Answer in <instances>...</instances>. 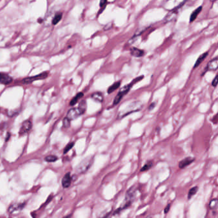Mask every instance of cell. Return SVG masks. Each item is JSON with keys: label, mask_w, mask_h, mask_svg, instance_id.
I'll return each instance as SVG.
<instances>
[{"label": "cell", "mask_w": 218, "mask_h": 218, "mask_svg": "<svg viewBox=\"0 0 218 218\" xmlns=\"http://www.w3.org/2000/svg\"><path fill=\"white\" fill-rule=\"evenodd\" d=\"M152 167V162H148L147 163H146V164L143 166V168L140 170V171L141 172H143V171H147L148 170H150V169Z\"/></svg>", "instance_id": "obj_21"}, {"label": "cell", "mask_w": 218, "mask_h": 218, "mask_svg": "<svg viewBox=\"0 0 218 218\" xmlns=\"http://www.w3.org/2000/svg\"><path fill=\"white\" fill-rule=\"evenodd\" d=\"M217 206V200L216 198L212 200L210 204H209V207H210V209H212V210L216 209Z\"/></svg>", "instance_id": "obj_22"}, {"label": "cell", "mask_w": 218, "mask_h": 218, "mask_svg": "<svg viewBox=\"0 0 218 218\" xmlns=\"http://www.w3.org/2000/svg\"><path fill=\"white\" fill-rule=\"evenodd\" d=\"M64 218H70V216H66V217H65Z\"/></svg>", "instance_id": "obj_32"}, {"label": "cell", "mask_w": 218, "mask_h": 218, "mask_svg": "<svg viewBox=\"0 0 218 218\" xmlns=\"http://www.w3.org/2000/svg\"><path fill=\"white\" fill-rule=\"evenodd\" d=\"M198 190V186H195V187L191 188L188 193V199H191L194 195L196 194Z\"/></svg>", "instance_id": "obj_19"}, {"label": "cell", "mask_w": 218, "mask_h": 218, "mask_svg": "<svg viewBox=\"0 0 218 218\" xmlns=\"http://www.w3.org/2000/svg\"><path fill=\"white\" fill-rule=\"evenodd\" d=\"M32 127V124L29 120H26L22 123L21 129L19 131L20 135H23V134L27 133L28 131H30Z\"/></svg>", "instance_id": "obj_8"}, {"label": "cell", "mask_w": 218, "mask_h": 218, "mask_svg": "<svg viewBox=\"0 0 218 218\" xmlns=\"http://www.w3.org/2000/svg\"><path fill=\"white\" fill-rule=\"evenodd\" d=\"M170 206H171V204L170 203H169V204L166 206V208L165 209V214H166L168 213V212H169V211H170Z\"/></svg>", "instance_id": "obj_30"}, {"label": "cell", "mask_w": 218, "mask_h": 218, "mask_svg": "<svg viewBox=\"0 0 218 218\" xmlns=\"http://www.w3.org/2000/svg\"><path fill=\"white\" fill-rule=\"evenodd\" d=\"M83 114L82 112L80 111L78 108H73L68 111L67 114V118L70 120H72L77 118V117Z\"/></svg>", "instance_id": "obj_6"}, {"label": "cell", "mask_w": 218, "mask_h": 218, "mask_svg": "<svg viewBox=\"0 0 218 218\" xmlns=\"http://www.w3.org/2000/svg\"><path fill=\"white\" fill-rule=\"evenodd\" d=\"M141 106L142 104L140 102H134L129 106H128L125 110L122 111H120L119 113V117L120 118H122L123 117L127 116L129 114L138 111L141 109Z\"/></svg>", "instance_id": "obj_3"}, {"label": "cell", "mask_w": 218, "mask_h": 218, "mask_svg": "<svg viewBox=\"0 0 218 218\" xmlns=\"http://www.w3.org/2000/svg\"><path fill=\"white\" fill-rule=\"evenodd\" d=\"M208 54H209L208 52H206V53H204L201 54V55L198 57V58L196 60V62H195V64L194 65V68H196L197 67H198V66L200 65L201 63H202L203 60L206 58V57L207 56Z\"/></svg>", "instance_id": "obj_16"}, {"label": "cell", "mask_w": 218, "mask_h": 218, "mask_svg": "<svg viewBox=\"0 0 218 218\" xmlns=\"http://www.w3.org/2000/svg\"><path fill=\"white\" fill-rule=\"evenodd\" d=\"M202 10V7L200 6L196 8L193 12L191 13L190 16V22H193L194 21V20L196 19L198 16L199 15V14L201 12V11Z\"/></svg>", "instance_id": "obj_13"}, {"label": "cell", "mask_w": 218, "mask_h": 218, "mask_svg": "<svg viewBox=\"0 0 218 218\" xmlns=\"http://www.w3.org/2000/svg\"><path fill=\"white\" fill-rule=\"evenodd\" d=\"M83 95H84V94H83V93L82 92H80V93H77L76 95L74 97V98L71 100V101L70 102V105L71 106H74L75 105L76 103L77 102V101L81 98V97H83Z\"/></svg>", "instance_id": "obj_18"}, {"label": "cell", "mask_w": 218, "mask_h": 218, "mask_svg": "<svg viewBox=\"0 0 218 218\" xmlns=\"http://www.w3.org/2000/svg\"><path fill=\"white\" fill-rule=\"evenodd\" d=\"M185 3H186V1H183V2L181 3H180L179 6H177L175 8H174L173 10H171V11H170V12L168 13V14L166 16V17L164 19V22H165V23H166V22H170V21H171L172 20L176 18L178 10H179V8H180L183 6V4H184Z\"/></svg>", "instance_id": "obj_4"}, {"label": "cell", "mask_w": 218, "mask_h": 218, "mask_svg": "<svg viewBox=\"0 0 218 218\" xmlns=\"http://www.w3.org/2000/svg\"><path fill=\"white\" fill-rule=\"evenodd\" d=\"M143 77H144L143 76H140L139 77H136V79H134L133 81H132L131 83H129V84L124 86V87H122L121 89H120V90L118 91V93H117V95L115 97V98H114V99L113 100V105L118 104V103L120 102V100L122 99L123 97H124L125 95L127 94L129 91V90H131V88H132V87H133V86L135 84V83H136L137 82H138L140 81V80L143 79Z\"/></svg>", "instance_id": "obj_1"}, {"label": "cell", "mask_w": 218, "mask_h": 218, "mask_svg": "<svg viewBox=\"0 0 218 218\" xmlns=\"http://www.w3.org/2000/svg\"><path fill=\"white\" fill-rule=\"evenodd\" d=\"M108 3L107 1H105V0H102V1H100L99 3V6L100 7H105L106 5V3Z\"/></svg>", "instance_id": "obj_28"}, {"label": "cell", "mask_w": 218, "mask_h": 218, "mask_svg": "<svg viewBox=\"0 0 218 218\" xmlns=\"http://www.w3.org/2000/svg\"><path fill=\"white\" fill-rule=\"evenodd\" d=\"M72 178L70 173H67L65 175V176L62 179V186L64 188H68L71 184Z\"/></svg>", "instance_id": "obj_11"}, {"label": "cell", "mask_w": 218, "mask_h": 218, "mask_svg": "<svg viewBox=\"0 0 218 218\" xmlns=\"http://www.w3.org/2000/svg\"><path fill=\"white\" fill-rule=\"evenodd\" d=\"M156 102H152L150 106H149V107H148V110H150V111L152 110L153 109H154L155 107H156Z\"/></svg>", "instance_id": "obj_29"}, {"label": "cell", "mask_w": 218, "mask_h": 218, "mask_svg": "<svg viewBox=\"0 0 218 218\" xmlns=\"http://www.w3.org/2000/svg\"><path fill=\"white\" fill-rule=\"evenodd\" d=\"M91 99H93L94 100L99 102H102L103 100H104V96H103L102 93L100 92H95L92 93L91 95Z\"/></svg>", "instance_id": "obj_15"}, {"label": "cell", "mask_w": 218, "mask_h": 218, "mask_svg": "<svg viewBox=\"0 0 218 218\" xmlns=\"http://www.w3.org/2000/svg\"><path fill=\"white\" fill-rule=\"evenodd\" d=\"M194 160V159L193 158V157H186V158L182 159V160H180L179 166L180 169H183L186 167H187L189 165H190L192 162H193Z\"/></svg>", "instance_id": "obj_10"}, {"label": "cell", "mask_w": 218, "mask_h": 218, "mask_svg": "<svg viewBox=\"0 0 218 218\" xmlns=\"http://www.w3.org/2000/svg\"><path fill=\"white\" fill-rule=\"evenodd\" d=\"M56 160H58V157L55 156H48L45 158V160L49 162H55Z\"/></svg>", "instance_id": "obj_24"}, {"label": "cell", "mask_w": 218, "mask_h": 218, "mask_svg": "<svg viewBox=\"0 0 218 218\" xmlns=\"http://www.w3.org/2000/svg\"><path fill=\"white\" fill-rule=\"evenodd\" d=\"M110 212H109V213H108L107 214H106L104 217H101V218H108V216H109V215H110Z\"/></svg>", "instance_id": "obj_31"}, {"label": "cell", "mask_w": 218, "mask_h": 218, "mask_svg": "<svg viewBox=\"0 0 218 218\" xmlns=\"http://www.w3.org/2000/svg\"><path fill=\"white\" fill-rule=\"evenodd\" d=\"M24 203H14V204H12V205H10L9 207V212L10 213H12L13 212L16 211H19V210H21V209L24 207Z\"/></svg>", "instance_id": "obj_14"}, {"label": "cell", "mask_w": 218, "mask_h": 218, "mask_svg": "<svg viewBox=\"0 0 218 218\" xmlns=\"http://www.w3.org/2000/svg\"><path fill=\"white\" fill-rule=\"evenodd\" d=\"M70 121L66 117V118H65L64 120H63V126H64V127L65 128H68L70 127Z\"/></svg>", "instance_id": "obj_25"}, {"label": "cell", "mask_w": 218, "mask_h": 218, "mask_svg": "<svg viewBox=\"0 0 218 218\" xmlns=\"http://www.w3.org/2000/svg\"><path fill=\"white\" fill-rule=\"evenodd\" d=\"M93 158L91 157H88L87 158L84 159L77 166V167L76 168V171L79 174L86 173L91 167V165L93 164Z\"/></svg>", "instance_id": "obj_2"}, {"label": "cell", "mask_w": 218, "mask_h": 218, "mask_svg": "<svg viewBox=\"0 0 218 218\" xmlns=\"http://www.w3.org/2000/svg\"><path fill=\"white\" fill-rule=\"evenodd\" d=\"M78 108L81 111L82 113H84L86 110H87V102L85 100H82V101L79 103V105L78 106Z\"/></svg>", "instance_id": "obj_20"}, {"label": "cell", "mask_w": 218, "mask_h": 218, "mask_svg": "<svg viewBox=\"0 0 218 218\" xmlns=\"http://www.w3.org/2000/svg\"><path fill=\"white\" fill-rule=\"evenodd\" d=\"M131 55L135 57H141L145 54V52L143 50L139 49L137 47H133L131 49Z\"/></svg>", "instance_id": "obj_12"}, {"label": "cell", "mask_w": 218, "mask_h": 218, "mask_svg": "<svg viewBox=\"0 0 218 218\" xmlns=\"http://www.w3.org/2000/svg\"><path fill=\"white\" fill-rule=\"evenodd\" d=\"M120 85H121V81H118V82H116V83H113L112 85H111L110 87L108 88V93L110 94L111 93H113V91H115L116 89H118L120 87Z\"/></svg>", "instance_id": "obj_17"}, {"label": "cell", "mask_w": 218, "mask_h": 218, "mask_svg": "<svg viewBox=\"0 0 218 218\" xmlns=\"http://www.w3.org/2000/svg\"><path fill=\"white\" fill-rule=\"evenodd\" d=\"M62 18V14H56V15L55 16V17H54V18L53 20V24L54 25H55L57 23H58L60 20H61Z\"/></svg>", "instance_id": "obj_23"}, {"label": "cell", "mask_w": 218, "mask_h": 218, "mask_svg": "<svg viewBox=\"0 0 218 218\" xmlns=\"http://www.w3.org/2000/svg\"><path fill=\"white\" fill-rule=\"evenodd\" d=\"M74 142H71V143H68V144L66 146L65 149H64V154H66L67 152H68L69 151L71 148H72V147H74Z\"/></svg>", "instance_id": "obj_26"}, {"label": "cell", "mask_w": 218, "mask_h": 218, "mask_svg": "<svg viewBox=\"0 0 218 218\" xmlns=\"http://www.w3.org/2000/svg\"><path fill=\"white\" fill-rule=\"evenodd\" d=\"M218 68V58H215L213 60H211L210 62L208 63L205 70L202 75H204V74L206 72V70H216Z\"/></svg>", "instance_id": "obj_7"}, {"label": "cell", "mask_w": 218, "mask_h": 218, "mask_svg": "<svg viewBox=\"0 0 218 218\" xmlns=\"http://www.w3.org/2000/svg\"><path fill=\"white\" fill-rule=\"evenodd\" d=\"M13 81V79L5 73L0 72V83L3 85H8Z\"/></svg>", "instance_id": "obj_9"}, {"label": "cell", "mask_w": 218, "mask_h": 218, "mask_svg": "<svg viewBox=\"0 0 218 218\" xmlns=\"http://www.w3.org/2000/svg\"><path fill=\"white\" fill-rule=\"evenodd\" d=\"M217 78H218V76H217V75H216V77H214V79H213V81H212V87H217V83H218Z\"/></svg>", "instance_id": "obj_27"}, {"label": "cell", "mask_w": 218, "mask_h": 218, "mask_svg": "<svg viewBox=\"0 0 218 218\" xmlns=\"http://www.w3.org/2000/svg\"><path fill=\"white\" fill-rule=\"evenodd\" d=\"M47 77V72H45L39 74L37 76H35L33 77H28L26 78H24L22 79V83L24 84H30V83H33L35 80H41V79H44Z\"/></svg>", "instance_id": "obj_5"}]
</instances>
